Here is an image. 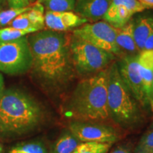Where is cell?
Wrapping results in <instances>:
<instances>
[{"label": "cell", "mask_w": 153, "mask_h": 153, "mask_svg": "<svg viewBox=\"0 0 153 153\" xmlns=\"http://www.w3.org/2000/svg\"><path fill=\"white\" fill-rule=\"evenodd\" d=\"M72 36L65 32L46 30L32 33L28 41L36 73L47 83L62 85L73 76L70 42Z\"/></svg>", "instance_id": "1"}, {"label": "cell", "mask_w": 153, "mask_h": 153, "mask_svg": "<svg viewBox=\"0 0 153 153\" xmlns=\"http://www.w3.org/2000/svg\"><path fill=\"white\" fill-rule=\"evenodd\" d=\"M43 112L35 99L24 91L10 89L0 97V135L18 136L42 123Z\"/></svg>", "instance_id": "2"}, {"label": "cell", "mask_w": 153, "mask_h": 153, "mask_svg": "<svg viewBox=\"0 0 153 153\" xmlns=\"http://www.w3.org/2000/svg\"><path fill=\"white\" fill-rule=\"evenodd\" d=\"M108 68L86 78L77 84L69 104L74 120L103 122L110 117L107 100Z\"/></svg>", "instance_id": "3"}, {"label": "cell", "mask_w": 153, "mask_h": 153, "mask_svg": "<svg viewBox=\"0 0 153 153\" xmlns=\"http://www.w3.org/2000/svg\"><path fill=\"white\" fill-rule=\"evenodd\" d=\"M107 100L110 117L124 128H132L142 121L139 104L124 83L117 63L108 68Z\"/></svg>", "instance_id": "4"}, {"label": "cell", "mask_w": 153, "mask_h": 153, "mask_svg": "<svg viewBox=\"0 0 153 153\" xmlns=\"http://www.w3.org/2000/svg\"><path fill=\"white\" fill-rule=\"evenodd\" d=\"M70 51L74 70L82 75L106 69L115 55L76 36H72Z\"/></svg>", "instance_id": "5"}, {"label": "cell", "mask_w": 153, "mask_h": 153, "mask_svg": "<svg viewBox=\"0 0 153 153\" xmlns=\"http://www.w3.org/2000/svg\"><path fill=\"white\" fill-rule=\"evenodd\" d=\"M33 65L28 37L0 42V72L11 75L24 74Z\"/></svg>", "instance_id": "6"}, {"label": "cell", "mask_w": 153, "mask_h": 153, "mask_svg": "<svg viewBox=\"0 0 153 153\" xmlns=\"http://www.w3.org/2000/svg\"><path fill=\"white\" fill-rule=\"evenodd\" d=\"M72 35L114 55L121 54L116 41V28L105 21L86 23L79 28H75Z\"/></svg>", "instance_id": "7"}, {"label": "cell", "mask_w": 153, "mask_h": 153, "mask_svg": "<svg viewBox=\"0 0 153 153\" xmlns=\"http://www.w3.org/2000/svg\"><path fill=\"white\" fill-rule=\"evenodd\" d=\"M69 131L80 142H97L114 144L119 140L120 135L114 128L99 122L73 120L69 124Z\"/></svg>", "instance_id": "8"}, {"label": "cell", "mask_w": 153, "mask_h": 153, "mask_svg": "<svg viewBox=\"0 0 153 153\" xmlns=\"http://www.w3.org/2000/svg\"><path fill=\"white\" fill-rule=\"evenodd\" d=\"M120 74L124 83L128 88L132 95L137 101L140 106L147 107L142 76L140 71V65L137 60V56H126L117 63Z\"/></svg>", "instance_id": "9"}, {"label": "cell", "mask_w": 153, "mask_h": 153, "mask_svg": "<svg viewBox=\"0 0 153 153\" xmlns=\"http://www.w3.org/2000/svg\"><path fill=\"white\" fill-rule=\"evenodd\" d=\"M145 9L137 0H112L103 19L115 28H120L130 22L134 14Z\"/></svg>", "instance_id": "10"}, {"label": "cell", "mask_w": 153, "mask_h": 153, "mask_svg": "<svg viewBox=\"0 0 153 153\" xmlns=\"http://www.w3.org/2000/svg\"><path fill=\"white\" fill-rule=\"evenodd\" d=\"M88 22L73 11H50L45 13V26L49 30L65 32Z\"/></svg>", "instance_id": "11"}, {"label": "cell", "mask_w": 153, "mask_h": 153, "mask_svg": "<svg viewBox=\"0 0 153 153\" xmlns=\"http://www.w3.org/2000/svg\"><path fill=\"white\" fill-rule=\"evenodd\" d=\"M112 0H76L74 11L88 22H98L104 18Z\"/></svg>", "instance_id": "12"}, {"label": "cell", "mask_w": 153, "mask_h": 153, "mask_svg": "<svg viewBox=\"0 0 153 153\" xmlns=\"http://www.w3.org/2000/svg\"><path fill=\"white\" fill-rule=\"evenodd\" d=\"M134 21H130L120 28H116V43L119 48L131 53L138 52L133 35Z\"/></svg>", "instance_id": "13"}, {"label": "cell", "mask_w": 153, "mask_h": 153, "mask_svg": "<svg viewBox=\"0 0 153 153\" xmlns=\"http://www.w3.org/2000/svg\"><path fill=\"white\" fill-rule=\"evenodd\" d=\"M153 29V17L141 16L134 21L133 35L140 52L143 50L147 38Z\"/></svg>", "instance_id": "14"}, {"label": "cell", "mask_w": 153, "mask_h": 153, "mask_svg": "<svg viewBox=\"0 0 153 153\" xmlns=\"http://www.w3.org/2000/svg\"><path fill=\"white\" fill-rule=\"evenodd\" d=\"M81 143L69 131L57 140L51 153H72Z\"/></svg>", "instance_id": "15"}, {"label": "cell", "mask_w": 153, "mask_h": 153, "mask_svg": "<svg viewBox=\"0 0 153 153\" xmlns=\"http://www.w3.org/2000/svg\"><path fill=\"white\" fill-rule=\"evenodd\" d=\"M140 65V64H139ZM143 91L148 107L153 112V72L140 65Z\"/></svg>", "instance_id": "16"}, {"label": "cell", "mask_w": 153, "mask_h": 153, "mask_svg": "<svg viewBox=\"0 0 153 153\" xmlns=\"http://www.w3.org/2000/svg\"><path fill=\"white\" fill-rule=\"evenodd\" d=\"M112 145L97 142L81 143L72 153H107Z\"/></svg>", "instance_id": "17"}, {"label": "cell", "mask_w": 153, "mask_h": 153, "mask_svg": "<svg viewBox=\"0 0 153 153\" xmlns=\"http://www.w3.org/2000/svg\"><path fill=\"white\" fill-rule=\"evenodd\" d=\"M76 0H45L43 5L50 11H73Z\"/></svg>", "instance_id": "18"}, {"label": "cell", "mask_w": 153, "mask_h": 153, "mask_svg": "<svg viewBox=\"0 0 153 153\" xmlns=\"http://www.w3.org/2000/svg\"><path fill=\"white\" fill-rule=\"evenodd\" d=\"M35 32H37V30L32 28L18 29L11 27L1 28L0 29V42L13 41Z\"/></svg>", "instance_id": "19"}, {"label": "cell", "mask_w": 153, "mask_h": 153, "mask_svg": "<svg viewBox=\"0 0 153 153\" xmlns=\"http://www.w3.org/2000/svg\"><path fill=\"white\" fill-rule=\"evenodd\" d=\"M9 26L11 28H18V29H28L32 28L35 29L37 31H39V29L36 27L33 22L30 19L29 15L28 14V11L23 14L19 15L14 20H12L9 24Z\"/></svg>", "instance_id": "20"}, {"label": "cell", "mask_w": 153, "mask_h": 153, "mask_svg": "<svg viewBox=\"0 0 153 153\" xmlns=\"http://www.w3.org/2000/svg\"><path fill=\"white\" fill-rule=\"evenodd\" d=\"M153 151V130L143 135L134 150V153H151Z\"/></svg>", "instance_id": "21"}, {"label": "cell", "mask_w": 153, "mask_h": 153, "mask_svg": "<svg viewBox=\"0 0 153 153\" xmlns=\"http://www.w3.org/2000/svg\"><path fill=\"white\" fill-rule=\"evenodd\" d=\"M31 6L24 8H10L8 10L0 11V26L9 24L11 21L19 16L29 10Z\"/></svg>", "instance_id": "22"}, {"label": "cell", "mask_w": 153, "mask_h": 153, "mask_svg": "<svg viewBox=\"0 0 153 153\" xmlns=\"http://www.w3.org/2000/svg\"><path fill=\"white\" fill-rule=\"evenodd\" d=\"M10 153H46V151L41 143H30L15 147Z\"/></svg>", "instance_id": "23"}, {"label": "cell", "mask_w": 153, "mask_h": 153, "mask_svg": "<svg viewBox=\"0 0 153 153\" xmlns=\"http://www.w3.org/2000/svg\"><path fill=\"white\" fill-rule=\"evenodd\" d=\"M137 60L141 66L153 72V49L141 51L137 55Z\"/></svg>", "instance_id": "24"}, {"label": "cell", "mask_w": 153, "mask_h": 153, "mask_svg": "<svg viewBox=\"0 0 153 153\" xmlns=\"http://www.w3.org/2000/svg\"><path fill=\"white\" fill-rule=\"evenodd\" d=\"M10 8H24L30 5V0H7Z\"/></svg>", "instance_id": "25"}, {"label": "cell", "mask_w": 153, "mask_h": 153, "mask_svg": "<svg viewBox=\"0 0 153 153\" xmlns=\"http://www.w3.org/2000/svg\"><path fill=\"white\" fill-rule=\"evenodd\" d=\"M151 49H153V29L152 30L150 35H149L148 38H147V40L145 42L144 48H143V51H146V50Z\"/></svg>", "instance_id": "26"}, {"label": "cell", "mask_w": 153, "mask_h": 153, "mask_svg": "<svg viewBox=\"0 0 153 153\" xmlns=\"http://www.w3.org/2000/svg\"><path fill=\"white\" fill-rule=\"evenodd\" d=\"M146 9H153V0H137Z\"/></svg>", "instance_id": "27"}, {"label": "cell", "mask_w": 153, "mask_h": 153, "mask_svg": "<svg viewBox=\"0 0 153 153\" xmlns=\"http://www.w3.org/2000/svg\"><path fill=\"white\" fill-rule=\"evenodd\" d=\"M111 153H131V151L126 147L119 146L116 149H114Z\"/></svg>", "instance_id": "28"}, {"label": "cell", "mask_w": 153, "mask_h": 153, "mask_svg": "<svg viewBox=\"0 0 153 153\" xmlns=\"http://www.w3.org/2000/svg\"><path fill=\"white\" fill-rule=\"evenodd\" d=\"M4 77L1 74V72H0V97L2 94L3 91H4Z\"/></svg>", "instance_id": "29"}, {"label": "cell", "mask_w": 153, "mask_h": 153, "mask_svg": "<svg viewBox=\"0 0 153 153\" xmlns=\"http://www.w3.org/2000/svg\"><path fill=\"white\" fill-rule=\"evenodd\" d=\"M44 1H45V0H37V2L41 3V4H43V3L44 2Z\"/></svg>", "instance_id": "30"}, {"label": "cell", "mask_w": 153, "mask_h": 153, "mask_svg": "<svg viewBox=\"0 0 153 153\" xmlns=\"http://www.w3.org/2000/svg\"><path fill=\"white\" fill-rule=\"evenodd\" d=\"M2 152V146H1V145L0 144V153Z\"/></svg>", "instance_id": "31"}, {"label": "cell", "mask_w": 153, "mask_h": 153, "mask_svg": "<svg viewBox=\"0 0 153 153\" xmlns=\"http://www.w3.org/2000/svg\"><path fill=\"white\" fill-rule=\"evenodd\" d=\"M4 1L5 0H0V4H2Z\"/></svg>", "instance_id": "32"}, {"label": "cell", "mask_w": 153, "mask_h": 153, "mask_svg": "<svg viewBox=\"0 0 153 153\" xmlns=\"http://www.w3.org/2000/svg\"><path fill=\"white\" fill-rule=\"evenodd\" d=\"M36 1V0H30V3H33L34 2V1Z\"/></svg>", "instance_id": "33"}, {"label": "cell", "mask_w": 153, "mask_h": 153, "mask_svg": "<svg viewBox=\"0 0 153 153\" xmlns=\"http://www.w3.org/2000/svg\"><path fill=\"white\" fill-rule=\"evenodd\" d=\"M151 153H153V151H152V152H151Z\"/></svg>", "instance_id": "34"}, {"label": "cell", "mask_w": 153, "mask_h": 153, "mask_svg": "<svg viewBox=\"0 0 153 153\" xmlns=\"http://www.w3.org/2000/svg\"><path fill=\"white\" fill-rule=\"evenodd\" d=\"M152 126H153V123H152Z\"/></svg>", "instance_id": "35"}]
</instances>
